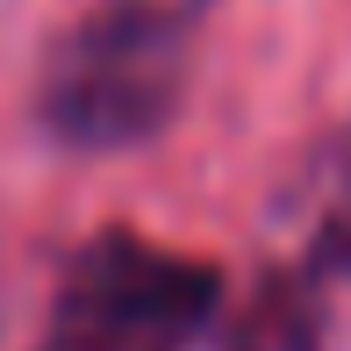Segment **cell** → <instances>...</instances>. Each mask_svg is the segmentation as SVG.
I'll return each mask as SVG.
<instances>
[{"instance_id": "7a4b0ae2", "label": "cell", "mask_w": 351, "mask_h": 351, "mask_svg": "<svg viewBox=\"0 0 351 351\" xmlns=\"http://www.w3.org/2000/svg\"><path fill=\"white\" fill-rule=\"evenodd\" d=\"M180 93V29L151 8L101 14L51 72V115L72 136H136Z\"/></svg>"}, {"instance_id": "6da1fadb", "label": "cell", "mask_w": 351, "mask_h": 351, "mask_svg": "<svg viewBox=\"0 0 351 351\" xmlns=\"http://www.w3.org/2000/svg\"><path fill=\"white\" fill-rule=\"evenodd\" d=\"M215 308V273L143 237H101L72 265L43 351H186Z\"/></svg>"}, {"instance_id": "277c9868", "label": "cell", "mask_w": 351, "mask_h": 351, "mask_svg": "<svg viewBox=\"0 0 351 351\" xmlns=\"http://www.w3.org/2000/svg\"><path fill=\"white\" fill-rule=\"evenodd\" d=\"M315 251H323L330 273L351 280V136H344V151L330 158V180H323V208H315Z\"/></svg>"}, {"instance_id": "3957f363", "label": "cell", "mask_w": 351, "mask_h": 351, "mask_svg": "<svg viewBox=\"0 0 351 351\" xmlns=\"http://www.w3.org/2000/svg\"><path fill=\"white\" fill-rule=\"evenodd\" d=\"M222 351H315V315L301 308L294 294H273V301H258V308L230 330Z\"/></svg>"}]
</instances>
